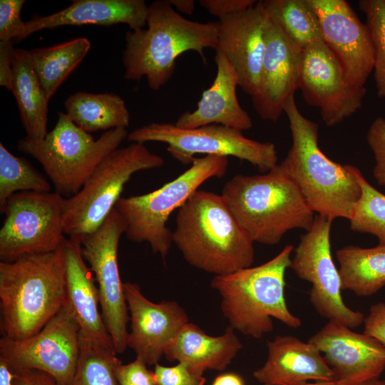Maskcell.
Returning <instances> with one entry per match:
<instances>
[{"label":"cell","mask_w":385,"mask_h":385,"mask_svg":"<svg viewBox=\"0 0 385 385\" xmlns=\"http://www.w3.org/2000/svg\"><path fill=\"white\" fill-rule=\"evenodd\" d=\"M173 243L191 266L224 275L251 267L254 242L221 195L197 190L180 207Z\"/></svg>","instance_id":"6da1fadb"},{"label":"cell","mask_w":385,"mask_h":385,"mask_svg":"<svg viewBox=\"0 0 385 385\" xmlns=\"http://www.w3.org/2000/svg\"><path fill=\"white\" fill-rule=\"evenodd\" d=\"M146 26L125 34L123 78L139 81L145 77L154 91L172 78L178 56L193 51L205 61L204 50L215 51L218 46V21L202 23L188 19L168 0H157L148 6Z\"/></svg>","instance_id":"7a4b0ae2"},{"label":"cell","mask_w":385,"mask_h":385,"mask_svg":"<svg viewBox=\"0 0 385 385\" xmlns=\"http://www.w3.org/2000/svg\"><path fill=\"white\" fill-rule=\"evenodd\" d=\"M66 301L63 244L53 252L0 262L1 329L4 337L21 340L34 335Z\"/></svg>","instance_id":"3957f363"},{"label":"cell","mask_w":385,"mask_h":385,"mask_svg":"<svg viewBox=\"0 0 385 385\" xmlns=\"http://www.w3.org/2000/svg\"><path fill=\"white\" fill-rule=\"evenodd\" d=\"M292 143L280 163L314 213L349 220L361 195L354 165L329 159L320 149L319 126L299 111L294 95L284 103Z\"/></svg>","instance_id":"277c9868"},{"label":"cell","mask_w":385,"mask_h":385,"mask_svg":"<svg viewBox=\"0 0 385 385\" xmlns=\"http://www.w3.org/2000/svg\"><path fill=\"white\" fill-rule=\"evenodd\" d=\"M221 195L254 242L274 245L293 229L308 231L315 215L281 163L260 175L237 174Z\"/></svg>","instance_id":"5b68a950"},{"label":"cell","mask_w":385,"mask_h":385,"mask_svg":"<svg viewBox=\"0 0 385 385\" xmlns=\"http://www.w3.org/2000/svg\"><path fill=\"white\" fill-rule=\"evenodd\" d=\"M292 245L266 262L215 276L211 287L221 297L220 309L231 327L260 339L274 329L272 318L291 328L302 325L285 299V273L290 267Z\"/></svg>","instance_id":"8992f818"},{"label":"cell","mask_w":385,"mask_h":385,"mask_svg":"<svg viewBox=\"0 0 385 385\" xmlns=\"http://www.w3.org/2000/svg\"><path fill=\"white\" fill-rule=\"evenodd\" d=\"M126 128H118L95 139L66 114L58 113L53 128L41 140L20 139L17 149L32 156L43 168L55 192L66 198L76 195L102 160L128 138Z\"/></svg>","instance_id":"52a82bcc"},{"label":"cell","mask_w":385,"mask_h":385,"mask_svg":"<svg viewBox=\"0 0 385 385\" xmlns=\"http://www.w3.org/2000/svg\"><path fill=\"white\" fill-rule=\"evenodd\" d=\"M227 157L195 158L191 166L158 189L140 195L121 197L115 209L123 217L125 236L131 242H148L165 261L173 244L172 231L166 226L172 212L178 210L205 182L227 172Z\"/></svg>","instance_id":"ba28073f"},{"label":"cell","mask_w":385,"mask_h":385,"mask_svg":"<svg viewBox=\"0 0 385 385\" xmlns=\"http://www.w3.org/2000/svg\"><path fill=\"white\" fill-rule=\"evenodd\" d=\"M164 159L143 143H133L107 155L81 189L66 198L63 226L68 237L81 239L96 230L115 208L125 185L141 170L159 168Z\"/></svg>","instance_id":"9c48e42d"},{"label":"cell","mask_w":385,"mask_h":385,"mask_svg":"<svg viewBox=\"0 0 385 385\" xmlns=\"http://www.w3.org/2000/svg\"><path fill=\"white\" fill-rule=\"evenodd\" d=\"M133 143L161 142L167 151L184 165L191 164L196 155L232 156L246 160L265 173L277 163L275 145L245 137L242 131L222 125L184 129L174 123H150L128 135Z\"/></svg>","instance_id":"30bf717a"},{"label":"cell","mask_w":385,"mask_h":385,"mask_svg":"<svg viewBox=\"0 0 385 385\" xmlns=\"http://www.w3.org/2000/svg\"><path fill=\"white\" fill-rule=\"evenodd\" d=\"M66 197L56 192H19L6 200L0 230V258L11 262L31 254L56 251L65 240Z\"/></svg>","instance_id":"8fae6325"},{"label":"cell","mask_w":385,"mask_h":385,"mask_svg":"<svg viewBox=\"0 0 385 385\" xmlns=\"http://www.w3.org/2000/svg\"><path fill=\"white\" fill-rule=\"evenodd\" d=\"M332 220L316 215L311 228L300 236L290 268L299 278L312 284L309 300L317 313L353 329L364 323L359 311L348 307L342 297V282L332 255Z\"/></svg>","instance_id":"7c38bea8"},{"label":"cell","mask_w":385,"mask_h":385,"mask_svg":"<svg viewBox=\"0 0 385 385\" xmlns=\"http://www.w3.org/2000/svg\"><path fill=\"white\" fill-rule=\"evenodd\" d=\"M126 225L114 208L94 232L81 239V254L98 283L101 314L116 354L127 346L128 309L120 277L118 251Z\"/></svg>","instance_id":"4fadbf2b"},{"label":"cell","mask_w":385,"mask_h":385,"mask_svg":"<svg viewBox=\"0 0 385 385\" xmlns=\"http://www.w3.org/2000/svg\"><path fill=\"white\" fill-rule=\"evenodd\" d=\"M80 327L68 302L36 334L21 340L2 337L0 357L14 369L44 371L69 385L80 354Z\"/></svg>","instance_id":"5bb4252c"},{"label":"cell","mask_w":385,"mask_h":385,"mask_svg":"<svg viewBox=\"0 0 385 385\" xmlns=\"http://www.w3.org/2000/svg\"><path fill=\"white\" fill-rule=\"evenodd\" d=\"M299 89L311 106L319 110L326 125L332 127L354 114L362 106L365 87L346 79L337 59L322 38L302 53Z\"/></svg>","instance_id":"9a60e30c"},{"label":"cell","mask_w":385,"mask_h":385,"mask_svg":"<svg viewBox=\"0 0 385 385\" xmlns=\"http://www.w3.org/2000/svg\"><path fill=\"white\" fill-rule=\"evenodd\" d=\"M320 24L322 37L342 68L347 81L364 85L374 69V48L366 24L345 0H309Z\"/></svg>","instance_id":"2e32d148"},{"label":"cell","mask_w":385,"mask_h":385,"mask_svg":"<svg viewBox=\"0 0 385 385\" xmlns=\"http://www.w3.org/2000/svg\"><path fill=\"white\" fill-rule=\"evenodd\" d=\"M308 342L322 353L339 385H364L385 369V347L339 322L329 320Z\"/></svg>","instance_id":"e0dca14e"},{"label":"cell","mask_w":385,"mask_h":385,"mask_svg":"<svg viewBox=\"0 0 385 385\" xmlns=\"http://www.w3.org/2000/svg\"><path fill=\"white\" fill-rule=\"evenodd\" d=\"M123 291L130 314L127 346L147 365H155L181 328L189 322L188 316L175 301L151 302L136 283L123 282Z\"/></svg>","instance_id":"ac0fdd59"},{"label":"cell","mask_w":385,"mask_h":385,"mask_svg":"<svg viewBox=\"0 0 385 385\" xmlns=\"http://www.w3.org/2000/svg\"><path fill=\"white\" fill-rule=\"evenodd\" d=\"M302 53L268 17L259 85L251 97L262 119L277 121L284 112L287 100L299 89Z\"/></svg>","instance_id":"d6986e66"},{"label":"cell","mask_w":385,"mask_h":385,"mask_svg":"<svg viewBox=\"0 0 385 385\" xmlns=\"http://www.w3.org/2000/svg\"><path fill=\"white\" fill-rule=\"evenodd\" d=\"M268 16L261 1L219 19L218 46L232 64L239 87L252 97L257 91L265 51Z\"/></svg>","instance_id":"ffe728a7"},{"label":"cell","mask_w":385,"mask_h":385,"mask_svg":"<svg viewBox=\"0 0 385 385\" xmlns=\"http://www.w3.org/2000/svg\"><path fill=\"white\" fill-rule=\"evenodd\" d=\"M267 357L253 372L263 385H289L306 382L333 381L332 370L312 344L289 335H279L268 341Z\"/></svg>","instance_id":"44dd1931"},{"label":"cell","mask_w":385,"mask_h":385,"mask_svg":"<svg viewBox=\"0 0 385 385\" xmlns=\"http://www.w3.org/2000/svg\"><path fill=\"white\" fill-rule=\"evenodd\" d=\"M215 61L217 72L212 83L202 92L196 109L182 113L175 125L184 129L213 124L241 131L250 129L252 120L239 103V81L232 64L218 48L215 50Z\"/></svg>","instance_id":"7402d4cb"},{"label":"cell","mask_w":385,"mask_h":385,"mask_svg":"<svg viewBox=\"0 0 385 385\" xmlns=\"http://www.w3.org/2000/svg\"><path fill=\"white\" fill-rule=\"evenodd\" d=\"M63 250L67 302L80 327L81 336L115 351L100 312L99 294L95 277L81 254V240L66 238L63 242Z\"/></svg>","instance_id":"603a6c76"},{"label":"cell","mask_w":385,"mask_h":385,"mask_svg":"<svg viewBox=\"0 0 385 385\" xmlns=\"http://www.w3.org/2000/svg\"><path fill=\"white\" fill-rule=\"evenodd\" d=\"M148 14V6L144 0H74L56 13L26 21L19 40L43 29L62 26L125 24L136 30L146 26Z\"/></svg>","instance_id":"cb8c5ba5"},{"label":"cell","mask_w":385,"mask_h":385,"mask_svg":"<svg viewBox=\"0 0 385 385\" xmlns=\"http://www.w3.org/2000/svg\"><path fill=\"white\" fill-rule=\"evenodd\" d=\"M228 326L222 335L207 334L197 325L185 324L165 351L168 361L186 365L192 372L203 375L207 370H225L232 361L242 344Z\"/></svg>","instance_id":"d4e9b609"},{"label":"cell","mask_w":385,"mask_h":385,"mask_svg":"<svg viewBox=\"0 0 385 385\" xmlns=\"http://www.w3.org/2000/svg\"><path fill=\"white\" fill-rule=\"evenodd\" d=\"M11 91L17 102L26 137L43 140L48 133L49 100L34 69L29 50L15 49Z\"/></svg>","instance_id":"484cf974"},{"label":"cell","mask_w":385,"mask_h":385,"mask_svg":"<svg viewBox=\"0 0 385 385\" xmlns=\"http://www.w3.org/2000/svg\"><path fill=\"white\" fill-rule=\"evenodd\" d=\"M342 290L369 297L385 286V247L348 245L336 253Z\"/></svg>","instance_id":"4316f807"},{"label":"cell","mask_w":385,"mask_h":385,"mask_svg":"<svg viewBox=\"0 0 385 385\" xmlns=\"http://www.w3.org/2000/svg\"><path fill=\"white\" fill-rule=\"evenodd\" d=\"M64 107L68 117L88 133L126 128L130 124L125 101L115 93L77 92L66 99Z\"/></svg>","instance_id":"83f0119b"},{"label":"cell","mask_w":385,"mask_h":385,"mask_svg":"<svg viewBox=\"0 0 385 385\" xmlns=\"http://www.w3.org/2000/svg\"><path fill=\"white\" fill-rule=\"evenodd\" d=\"M91 48L80 37L51 47L29 50L36 73L48 100L82 61Z\"/></svg>","instance_id":"f1b7e54d"},{"label":"cell","mask_w":385,"mask_h":385,"mask_svg":"<svg viewBox=\"0 0 385 385\" xmlns=\"http://www.w3.org/2000/svg\"><path fill=\"white\" fill-rule=\"evenodd\" d=\"M268 16L300 51L322 38L317 14L309 0H262Z\"/></svg>","instance_id":"f546056e"},{"label":"cell","mask_w":385,"mask_h":385,"mask_svg":"<svg viewBox=\"0 0 385 385\" xmlns=\"http://www.w3.org/2000/svg\"><path fill=\"white\" fill-rule=\"evenodd\" d=\"M51 190L48 181L29 161L14 155L0 143V212L9 197L16 192Z\"/></svg>","instance_id":"4dcf8cb0"},{"label":"cell","mask_w":385,"mask_h":385,"mask_svg":"<svg viewBox=\"0 0 385 385\" xmlns=\"http://www.w3.org/2000/svg\"><path fill=\"white\" fill-rule=\"evenodd\" d=\"M353 170L361 195L349 220L350 228L376 236L379 245L385 247V195L372 186L359 168L354 166Z\"/></svg>","instance_id":"1f68e13d"},{"label":"cell","mask_w":385,"mask_h":385,"mask_svg":"<svg viewBox=\"0 0 385 385\" xmlns=\"http://www.w3.org/2000/svg\"><path fill=\"white\" fill-rule=\"evenodd\" d=\"M116 354L81 336L78 361L69 385H119L114 371Z\"/></svg>","instance_id":"d6a6232c"},{"label":"cell","mask_w":385,"mask_h":385,"mask_svg":"<svg viewBox=\"0 0 385 385\" xmlns=\"http://www.w3.org/2000/svg\"><path fill=\"white\" fill-rule=\"evenodd\" d=\"M358 6L366 16L373 41L376 96L385 98V0H360Z\"/></svg>","instance_id":"836d02e7"},{"label":"cell","mask_w":385,"mask_h":385,"mask_svg":"<svg viewBox=\"0 0 385 385\" xmlns=\"http://www.w3.org/2000/svg\"><path fill=\"white\" fill-rule=\"evenodd\" d=\"M366 140L375 160L373 175L379 185L385 187V118L378 117L371 123Z\"/></svg>","instance_id":"e575fe53"},{"label":"cell","mask_w":385,"mask_h":385,"mask_svg":"<svg viewBox=\"0 0 385 385\" xmlns=\"http://www.w3.org/2000/svg\"><path fill=\"white\" fill-rule=\"evenodd\" d=\"M24 3V0L0 1V41L20 38L25 24L21 19Z\"/></svg>","instance_id":"d590c367"},{"label":"cell","mask_w":385,"mask_h":385,"mask_svg":"<svg viewBox=\"0 0 385 385\" xmlns=\"http://www.w3.org/2000/svg\"><path fill=\"white\" fill-rule=\"evenodd\" d=\"M154 376L156 385H205L206 379L192 372L186 365L178 362L173 366L155 365Z\"/></svg>","instance_id":"8d00e7d4"},{"label":"cell","mask_w":385,"mask_h":385,"mask_svg":"<svg viewBox=\"0 0 385 385\" xmlns=\"http://www.w3.org/2000/svg\"><path fill=\"white\" fill-rule=\"evenodd\" d=\"M114 371L119 385H156L153 371L138 358L128 364L117 358Z\"/></svg>","instance_id":"74e56055"},{"label":"cell","mask_w":385,"mask_h":385,"mask_svg":"<svg viewBox=\"0 0 385 385\" xmlns=\"http://www.w3.org/2000/svg\"><path fill=\"white\" fill-rule=\"evenodd\" d=\"M255 0H200L199 4L219 19L235 14L254 6Z\"/></svg>","instance_id":"f35d334b"},{"label":"cell","mask_w":385,"mask_h":385,"mask_svg":"<svg viewBox=\"0 0 385 385\" xmlns=\"http://www.w3.org/2000/svg\"><path fill=\"white\" fill-rule=\"evenodd\" d=\"M364 334L377 339L385 347V303L373 304L364 318Z\"/></svg>","instance_id":"ab89813d"},{"label":"cell","mask_w":385,"mask_h":385,"mask_svg":"<svg viewBox=\"0 0 385 385\" xmlns=\"http://www.w3.org/2000/svg\"><path fill=\"white\" fill-rule=\"evenodd\" d=\"M15 49L11 41H0V85L11 91Z\"/></svg>","instance_id":"60d3db41"},{"label":"cell","mask_w":385,"mask_h":385,"mask_svg":"<svg viewBox=\"0 0 385 385\" xmlns=\"http://www.w3.org/2000/svg\"><path fill=\"white\" fill-rule=\"evenodd\" d=\"M15 370V376L12 385H61L48 374L30 369Z\"/></svg>","instance_id":"b9f144b4"},{"label":"cell","mask_w":385,"mask_h":385,"mask_svg":"<svg viewBox=\"0 0 385 385\" xmlns=\"http://www.w3.org/2000/svg\"><path fill=\"white\" fill-rule=\"evenodd\" d=\"M15 370L12 366L0 357V385H12Z\"/></svg>","instance_id":"7bdbcfd3"},{"label":"cell","mask_w":385,"mask_h":385,"mask_svg":"<svg viewBox=\"0 0 385 385\" xmlns=\"http://www.w3.org/2000/svg\"><path fill=\"white\" fill-rule=\"evenodd\" d=\"M212 385H245V382L239 374L226 373L217 376Z\"/></svg>","instance_id":"ee69618b"},{"label":"cell","mask_w":385,"mask_h":385,"mask_svg":"<svg viewBox=\"0 0 385 385\" xmlns=\"http://www.w3.org/2000/svg\"><path fill=\"white\" fill-rule=\"evenodd\" d=\"M174 9L179 14L190 15L195 10V1L193 0H168Z\"/></svg>","instance_id":"f6af8a7d"},{"label":"cell","mask_w":385,"mask_h":385,"mask_svg":"<svg viewBox=\"0 0 385 385\" xmlns=\"http://www.w3.org/2000/svg\"><path fill=\"white\" fill-rule=\"evenodd\" d=\"M268 385V384H267ZM289 385H339L336 381H314V382H302Z\"/></svg>","instance_id":"bcb514c9"},{"label":"cell","mask_w":385,"mask_h":385,"mask_svg":"<svg viewBox=\"0 0 385 385\" xmlns=\"http://www.w3.org/2000/svg\"><path fill=\"white\" fill-rule=\"evenodd\" d=\"M364 385H385V379H376L366 383Z\"/></svg>","instance_id":"7dc6e473"}]
</instances>
